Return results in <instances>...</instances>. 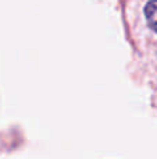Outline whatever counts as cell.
Returning <instances> with one entry per match:
<instances>
[{
    "label": "cell",
    "instance_id": "cell-1",
    "mask_svg": "<svg viewBox=\"0 0 157 159\" xmlns=\"http://www.w3.org/2000/svg\"><path fill=\"white\" fill-rule=\"evenodd\" d=\"M145 14L149 21V25L157 32V0H152L147 3L146 8H145Z\"/></svg>",
    "mask_w": 157,
    "mask_h": 159
}]
</instances>
